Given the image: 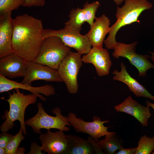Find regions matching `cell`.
<instances>
[{
    "label": "cell",
    "instance_id": "cell-1",
    "mask_svg": "<svg viewBox=\"0 0 154 154\" xmlns=\"http://www.w3.org/2000/svg\"><path fill=\"white\" fill-rule=\"evenodd\" d=\"M13 53L25 61H33L44 40L42 21L25 14L13 19Z\"/></svg>",
    "mask_w": 154,
    "mask_h": 154
},
{
    "label": "cell",
    "instance_id": "cell-2",
    "mask_svg": "<svg viewBox=\"0 0 154 154\" xmlns=\"http://www.w3.org/2000/svg\"><path fill=\"white\" fill-rule=\"evenodd\" d=\"M125 3L121 7L117 8L116 16L117 20L110 27L109 35L104 41L106 47L109 49H114L117 42L116 36L117 31L122 27L135 22L139 23L138 18L145 10L153 6L147 0H124Z\"/></svg>",
    "mask_w": 154,
    "mask_h": 154
},
{
    "label": "cell",
    "instance_id": "cell-3",
    "mask_svg": "<svg viewBox=\"0 0 154 154\" xmlns=\"http://www.w3.org/2000/svg\"><path fill=\"white\" fill-rule=\"evenodd\" d=\"M15 89V92L13 91L12 94L9 93V98L8 99L1 98L9 103V111H5L4 115L2 117L5 120L1 125L0 129L2 132H7L13 128L15 125L14 122L18 120L23 134L26 135L27 133L24 120L25 110L28 106L36 102L38 97L32 93L25 95L20 92L19 89Z\"/></svg>",
    "mask_w": 154,
    "mask_h": 154
},
{
    "label": "cell",
    "instance_id": "cell-4",
    "mask_svg": "<svg viewBox=\"0 0 154 154\" xmlns=\"http://www.w3.org/2000/svg\"><path fill=\"white\" fill-rule=\"evenodd\" d=\"M71 51L61 39L55 36L44 38L38 53L33 61L57 70L60 62Z\"/></svg>",
    "mask_w": 154,
    "mask_h": 154
},
{
    "label": "cell",
    "instance_id": "cell-5",
    "mask_svg": "<svg viewBox=\"0 0 154 154\" xmlns=\"http://www.w3.org/2000/svg\"><path fill=\"white\" fill-rule=\"evenodd\" d=\"M37 107L38 110L36 115L25 122V125L31 127L35 133L41 134V129L48 130L50 129H56L66 131L70 130V128L66 126H71L68 118L67 117L62 114L59 108L55 107L52 110V113L56 115L53 116L46 113L41 103H38Z\"/></svg>",
    "mask_w": 154,
    "mask_h": 154
},
{
    "label": "cell",
    "instance_id": "cell-6",
    "mask_svg": "<svg viewBox=\"0 0 154 154\" xmlns=\"http://www.w3.org/2000/svg\"><path fill=\"white\" fill-rule=\"evenodd\" d=\"M81 55L77 52L70 51L62 61L57 70L71 94L76 93L78 89L77 76L83 62Z\"/></svg>",
    "mask_w": 154,
    "mask_h": 154
},
{
    "label": "cell",
    "instance_id": "cell-7",
    "mask_svg": "<svg viewBox=\"0 0 154 154\" xmlns=\"http://www.w3.org/2000/svg\"><path fill=\"white\" fill-rule=\"evenodd\" d=\"M138 42L135 41L130 44L117 42L112 53L116 59L122 57L127 59L131 64L137 69L138 76H146L147 70L154 69V65L149 60L151 57L148 55H142L136 52V46Z\"/></svg>",
    "mask_w": 154,
    "mask_h": 154
},
{
    "label": "cell",
    "instance_id": "cell-8",
    "mask_svg": "<svg viewBox=\"0 0 154 154\" xmlns=\"http://www.w3.org/2000/svg\"><path fill=\"white\" fill-rule=\"evenodd\" d=\"M67 117L71 126L76 133H86L97 142L100 140L99 139H101L102 137L117 133L116 132L108 131V128L112 126H104V123L110 122L109 120L101 121V118L98 116H94L92 122L86 121L78 118L76 114L72 112H70Z\"/></svg>",
    "mask_w": 154,
    "mask_h": 154
},
{
    "label": "cell",
    "instance_id": "cell-9",
    "mask_svg": "<svg viewBox=\"0 0 154 154\" xmlns=\"http://www.w3.org/2000/svg\"><path fill=\"white\" fill-rule=\"evenodd\" d=\"M50 36L59 37L67 46L75 49L81 55L87 54L92 46L86 34L64 27L58 30L44 29L42 33L44 38Z\"/></svg>",
    "mask_w": 154,
    "mask_h": 154
},
{
    "label": "cell",
    "instance_id": "cell-10",
    "mask_svg": "<svg viewBox=\"0 0 154 154\" xmlns=\"http://www.w3.org/2000/svg\"><path fill=\"white\" fill-rule=\"evenodd\" d=\"M26 74L21 83L31 86L34 81L62 82L57 70L33 61H26Z\"/></svg>",
    "mask_w": 154,
    "mask_h": 154
},
{
    "label": "cell",
    "instance_id": "cell-11",
    "mask_svg": "<svg viewBox=\"0 0 154 154\" xmlns=\"http://www.w3.org/2000/svg\"><path fill=\"white\" fill-rule=\"evenodd\" d=\"M39 139L42 151L48 154H67L68 141L63 131L52 132L48 130L45 134H40Z\"/></svg>",
    "mask_w": 154,
    "mask_h": 154
},
{
    "label": "cell",
    "instance_id": "cell-12",
    "mask_svg": "<svg viewBox=\"0 0 154 154\" xmlns=\"http://www.w3.org/2000/svg\"><path fill=\"white\" fill-rule=\"evenodd\" d=\"M85 63H91L94 66L99 76L108 75L112 63L109 54L106 49L93 47L82 58Z\"/></svg>",
    "mask_w": 154,
    "mask_h": 154
},
{
    "label": "cell",
    "instance_id": "cell-13",
    "mask_svg": "<svg viewBox=\"0 0 154 154\" xmlns=\"http://www.w3.org/2000/svg\"><path fill=\"white\" fill-rule=\"evenodd\" d=\"M17 88L29 91L35 95L43 101H46L47 100L40 94L48 97L55 94V88L51 85L45 84L39 87H33L31 86L12 80L0 75V93Z\"/></svg>",
    "mask_w": 154,
    "mask_h": 154
},
{
    "label": "cell",
    "instance_id": "cell-14",
    "mask_svg": "<svg viewBox=\"0 0 154 154\" xmlns=\"http://www.w3.org/2000/svg\"><path fill=\"white\" fill-rule=\"evenodd\" d=\"M150 107L141 104L129 96L121 103L115 106L114 109L117 112H124L131 115L143 127H146L151 116Z\"/></svg>",
    "mask_w": 154,
    "mask_h": 154
},
{
    "label": "cell",
    "instance_id": "cell-15",
    "mask_svg": "<svg viewBox=\"0 0 154 154\" xmlns=\"http://www.w3.org/2000/svg\"><path fill=\"white\" fill-rule=\"evenodd\" d=\"M26 61L13 53L0 59V75L9 78L24 77L26 74Z\"/></svg>",
    "mask_w": 154,
    "mask_h": 154
},
{
    "label": "cell",
    "instance_id": "cell-16",
    "mask_svg": "<svg viewBox=\"0 0 154 154\" xmlns=\"http://www.w3.org/2000/svg\"><path fill=\"white\" fill-rule=\"evenodd\" d=\"M13 21L11 13L0 14V58L13 53Z\"/></svg>",
    "mask_w": 154,
    "mask_h": 154
},
{
    "label": "cell",
    "instance_id": "cell-17",
    "mask_svg": "<svg viewBox=\"0 0 154 154\" xmlns=\"http://www.w3.org/2000/svg\"><path fill=\"white\" fill-rule=\"evenodd\" d=\"M120 67V71L116 70L113 71V74L114 75L113 79L126 84L129 90L132 92L136 97H143L154 101V96L152 95L135 79L131 76L127 70L126 66L123 63H121Z\"/></svg>",
    "mask_w": 154,
    "mask_h": 154
},
{
    "label": "cell",
    "instance_id": "cell-18",
    "mask_svg": "<svg viewBox=\"0 0 154 154\" xmlns=\"http://www.w3.org/2000/svg\"><path fill=\"white\" fill-rule=\"evenodd\" d=\"M95 19L93 26L86 34L93 47L102 48L105 36L110 30V20L105 14Z\"/></svg>",
    "mask_w": 154,
    "mask_h": 154
},
{
    "label": "cell",
    "instance_id": "cell-19",
    "mask_svg": "<svg viewBox=\"0 0 154 154\" xmlns=\"http://www.w3.org/2000/svg\"><path fill=\"white\" fill-rule=\"evenodd\" d=\"M68 141L67 154H94V148L88 139L75 135H66Z\"/></svg>",
    "mask_w": 154,
    "mask_h": 154
},
{
    "label": "cell",
    "instance_id": "cell-20",
    "mask_svg": "<svg viewBox=\"0 0 154 154\" xmlns=\"http://www.w3.org/2000/svg\"><path fill=\"white\" fill-rule=\"evenodd\" d=\"M98 142L105 154H113L123 147V141L116 134L106 135Z\"/></svg>",
    "mask_w": 154,
    "mask_h": 154
},
{
    "label": "cell",
    "instance_id": "cell-21",
    "mask_svg": "<svg viewBox=\"0 0 154 154\" xmlns=\"http://www.w3.org/2000/svg\"><path fill=\"white\" fill-rule=\"evenodd\" d=\"M69 18L64 24V27L80 32L82 25L86 22L82 9L79 8L73 9L70 12Z\"/></svg>",
    "mask_w": 154,
    "mask_h": 154
},
{
    "label": "cell",
    "instance_id": "cell-22",
    "mask_svg": "<svg viewBox=\"0 0 154 154\" xmlns=\"http://www.w3.org/2000/svg\"><path fill=\"white\" fill-rule=\"evenodd\" d=\"M154 150V136L150 137L145 135L140 138L135 154H151Z\"/></svg>",
    "mask_w": 154,
    "mask_h": 154
},
{
    "label": "cell",
    "instance_id": "cell-23",
    "mask_svg": "<svg viewBox=\"0 0 154 154\" xmlns=\"http://www.w3.org/2000/svg\"><path fill=\"white\" fill-rule=\"evenodd\" d=\"M100 5V3L97 1L91 3L86 2L84 4L82 9L85 16L86 22L90 25V28L93 25L96 13Z\"/></svg>",
    "mask_w": 154,
    "mask_h": 154
},
{
    "label": "cell",
    "instance_id": "cell-24",
    "mask_svg": "<svg viewBox=\"0 0 154 154\" xmlns=\"http://www.w3.org/2000/svg\"><path fill=\"white\" fill-rule=\"evenodd\" d=\"M25 0H0V14L11 13L22 6Z\"/></svg>",
    "mask_w": 154,
    "mask_h": 154
},
{
    "label": "cell",
    "instance_id": "cell-25",
    "mask_svg": "<svg viewBox=\"0 0 154 154\" xmlns=\"http://www.w3.org/2000/svg\"><path fill=\"white\" fill-rule=\"evenodd\" d=\"M23 133V130L20 128L19 132L14 135L5 148L7 154H15L21 142L25 139Z\"/></svg>",
    "mask_w": 154,
    "mask_h": 154
},
{
    "label": "cell",
    "instance_id": "cell-26",
    "mask_svg": "<svg viewBox=\"0 0 154 154\" xmlns=\"http://www.w3.org/2000/svg\"><path fill=\"white\" fill-rule=\"evenodd\" d=\"M14 135L7 132H2L0 134V147L5 148Z\"/></svg>",
    "mask_w": 154,
    "mask_h": 154
},
{
    "label": "cell",
    "instance_id": "cell-27",
    "mask_svg": "<svg viewBox=\"0 0 154 154\" xmlns=\"http://www.w3.org/2000/svg\"><path fill=\"white\" fill-rule=\"evenodd\" d=\"M45 3V0H25V3L22 6L27 7H42L44 5Z\"/></svg>",
    "mask_w": 154,
    "mask_h": 154
},
{
    "label": "cell",
    "instance_id": "cell-28",
    "mask_svg": "<svg viewBox=\"0 0 154 154\" xmlns=\"http://www.w3.org/2000/svg\"><path fill=\"white\" fill-rule=\"evenodd\" d=\"M87 139L92 145L94 150L95 154H105L101 148L98 142L95 141L90 136L87 137Z\"/></svg>",
    "mask_w": 154,
    "mask_h": 154
},
{
    "label": "cell",
    "instance_id": "cell-29",
    "mask_svg": "<svg viewBox=\"0 0 154 154\" xmlns=\"http://www.w3.org/2000/svg\"><path fill=\"white\" fill-rule=\"evenodd\" d=\"M41 146H39L35 142H32L29 151L27 154H43L44 153L42 152Z\"/></svg>",
    "mask_w": 154,
    "mask_h": 154
},
{
    "label": "cell",
    "instance_id": "cell-30",
    "mask_svg": "<svg viewBox=\"0 0 154 154\" xmlns=\"http://www.w3.org/2000/svg\"><path fill=\"white\" fill-rule=\"evenodd\" d=\"M135 148H125L122 147L116 154H135Z\"/></svg>",
    "mask_w": 154,
    "mask_h": 154
},
{
    "label": "cell",
    "instance_id": "cell-31",
    "mask_svg": "<svg viewBox=\"0 0 154 154\" xmlns=\"http://www.w3.org/2000/svg\"><path fill=\"white\" fill-rule=\"evenodd\" d=\"M25 151V149L23 147H18L17 150L15 154H24Z\"/></svg>",
    "mask_w": 154,
    "mask_h": 154
},
{
    "label": "cell",
    "instance_id": "cell-32",
    "mask_svg": "<svg viewBox=\"0 0 154 154\" xmlns=\"http://www.w3.org/2000/svg\"><path fill=\"white\" fill-rule=\"evenodd\" d=\"M146 104L147 106L151 107L154 110V104L151 103L148 100L146 101ZM151 154H154V151L151 153Z\"/></svg>",
    "mask_w": 154,
    "mask_h": 154
},
{
    "label": "cell",
    "instance_id": "cell-33",
    "mask_svg": "<svg viewBox=\"0 0 154 154\" xmlns=\"http://www.w3.org/2000/svg\"><path fill=\"white\" fill-rule=\"evenodd\" d=\"M114 1L115 3L118 6L123 2L124 0H111Z\"/></svg>",
    "mask_w": 154,
    "mask_h": 154
},
{
    "label": "cell",
    "instance_id": "cell-34",
    "mask_svg": "<svg viewBox=\"0 0 154 154\" xmlns=\"http://www.w3.org/2000/svg\"><path fill=\"white\" fill-rule=\"evenodd\" d=\"M0 154H7L5 148L0 147Z\"/></svg>",
    "mask_w": 154,
    "mask_h": 154
},
{
    "label": "cell",
    "instance_id": "cell-35",
    "mask_svg": "<svg viewBox=\"0 0 154 154\" xmlns=\"http://www.w3.org/2000/svg\"><path fill=\"white\" fill-rule=\"evenodd\" d=\"M150 53H151L152 56L151 57V59L154 62V52H149Z\"/></svg>",
    "mask_w": 154,
    "mask_h": 154
}]
</instances>
